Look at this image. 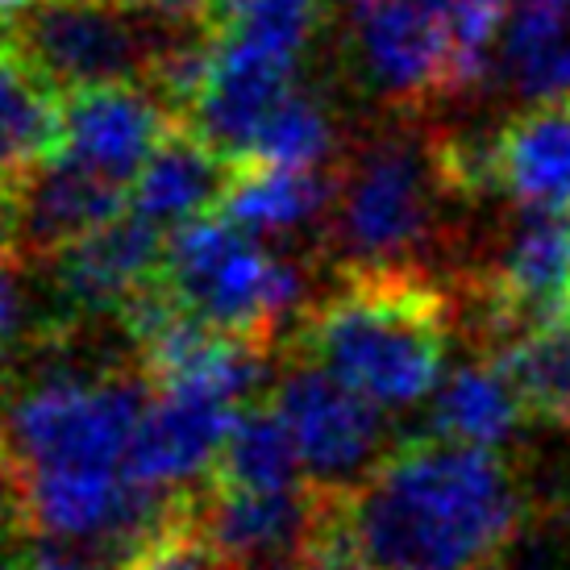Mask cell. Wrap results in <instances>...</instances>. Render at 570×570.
Returning a JSON list of instances; mask_svg holds the SVG:
<instances>
[{"instance_id": "obj_1", "label": "cell", "mask_w": 570, "mask_h": 570, "mask_svg": "<svg viewBox=\"0 0 570 570\" xmlns=\"http://www.w3.org/2000/svg\"><path fill=\"white\" fill-rule=\"evenodd\" d=\"M524 521L495 450L412 438L350 488V524L375 570H491Z\"/></svg>"}, {"instance_id": "obj_2", "label": "cell", "mask_w": 570, "mask_h": 570, "mask_svg": "<svg viewBox=\"0 0 570 570\" xmlns=\"http://www.w3.org/2000/svg\"><path fill=\"white\" fill-rule=\"evenodd\" d=\"M450 325V296L425 267H342L301 313L292 350L375 409H412L442 380Z\"/></svg>"}, {"instance_id": "obj_3", "label": "cell", "mask_w": 570, "mask_h": 570, "mask_svg": "<svg viewBox=\"0 0 570 570\" xmlns=\"http://www.w3.org/2000/svg\"><path fill=\"white\" fill-rule=\"evenodd\" d=\"M150 396L142 371H55L30 383L0 412V445L13 462V479L126 471Z\"/></svg>"}, {"instance_id": "obj_4", "label": "cell", "mask_w": 570, "mask_h": 570, "mask_svg": "<svg viewBox=\"0 0 570 570\" xmlns=\"http://www.w3.org/2000/svg\"><path fill=\"white\" fill-rule=\"evenodd\" d=\"M163 279L175 301L213 330L275 346L304 304V275L296 263L275 258L254 234L208 213L167 234Z\"/></svg>"}, {"instance_id": "obj_5", "label": "cell", "mask_w": 570, "mask_h": 570, "mask_svg": "<svg viewBox=\"0 0 570 570\" xmlns=\"http://www.w3.org/2000/svg\"><path fill=\"white\" fill-rule=\"evenodd\" d=\"M438 200H450L433 146L409 134H380L354 167L337 171L330 242L346 267H416V250L438 229Z\"/></svg>"}, {"instance_id": "obj_6", "label": "cell", "mask_w": 570, "mask_h": 570, "mask_svg": "<svg viewBox=\"0 0 570 570\" xmlns=\"http://www.w3.org/2000/svg\"><path fill=\"white\" fill-rule=\"evenodd\" d=\"M146 4L100 0H38L4 21V33L33 59L59 92L96 83H146L167 33Z\"/></svg>"}, {"instance_id": "obj_7", "label": "cell", "mask_w": 570, "mask_h": 570, "mask_svg": "<svg viewBox=\"0 0 570 570\" xmlns=\"http://www.w3.org/2000/svg\"><path fill=\"white\" fill-rule=\"evenodd\" d=\"M271 404L284 416L313 488L350 491L383 462V409L333 380L317 363L301 358L287 366L271 392Z\"/></svg>"}, {"instance_id": "obj_8", "label": "cell", "mask_w": 570, "mask_h": 570, "mask_svg": "<svg viewBox=\"0 0 570 570\" xmlns=\"http://www.w3.org/2000/svg\"><path fill=\"white\" fill-rule=\"evenodd\" d=\"M350 67L392 109H421L459 92L454 50L421 0H350Z\"/></svg>"}, {"instance_id": "obj_9", "label": "cell", "mask_w": 570, "mask_h": 570, "mask_svg": "<svg viewBox=\"0 0 570 570\" xmlns=\"http://www.w3.org/2000/svg\"><path fill=\"white\" fill-rule=\"evenodd\" d=\"M129 213V188L80 163L50 155L21 171H9L0 191V242L26 263H47L71 242Z\"/></svg>"}, {"instance_id": "obj_10", "label": "cell", "mask_w": 570, "mask_h": 570, "mask_svg": "<svg viewBox=\"0 0 570 570\" xmlns=\"http://www.w3.org/2000/svg\"><path fill=\"white\" fill-rule=\"evenodd\" d=\"M163 246H167V234L159 225L142 222L138 213H126L47 258L42 267L50 279V301L59 308L47 337L71 333L83 321L121 317V308L150 279H159Z\"/></svg>"}, {"instance_id": "obj_11", "label": "cell", "mask_w": 570, "mask_h": 570, "mask_svg": "<svg viewBox=\"0 0 570 570\" xmlns=\"http://www.w3.org/2000/svg\"><path fill=\"white\" fill-rule=\"evenodd\" d=\"M179 117L146 83H96L63 92L59 155L129 188Z\"/></svg>"}, {"instance_id": "obj_12", "label": "cell", "mask_w": 570, "mask_h": 570, "mask_svg": "<svg viewBox=\"0 0 570 570\" xmlns=\"http://www.w3.org/2000/svg\"><path fill=\"white\" fill-rule=\"evenodd\" d=\"M234 416L238 404L217 396L155 392L129 445V479L150 491H188L200 475H213Z\"/></svg>"}, {"instance_id": "obj_13", "label": "cell", "mask_w": 570, "mask_h": 570, "mask_svg": "<svg viewBox=\"0 0 570 570\" xmlns=\"http://www.w3.org/2000/svg\"><path fill=\"white\" fill-rule=\"evenodd\" d=\"M296 67L301 63H287L267 50L217 33L213 76H208L205 96L191 112V126L200 129L229 163H246L263 121L301 88Z\"/></svg>"}, {"instance_id": "obj_14", "label": "cell", "mask_w": 570, "mask_h": 570, "mask_svg": "<svg viewBox=\"0 0 570 570\" xmlns=\"http://www.w3.org/2000/svg\"><path fill=\"white\" fill-rule=\"evenodd\" d=\"M234 171L238 163L225 159L191 121H175L129 184V213L171 234L196 217L217 213L234 184Z\"/></svg>"}, {"instance_id": "obj_15", "label": "cell", "mask_w": 570, "mask_h": 570, "mask_svg": "<svg viewBox=\"0 0 570 570\" xmlns=\"http://www.w3.org/2000/svg\"><path fill=\"white\" fill-rule=\"evenodd\" d=\"M500 188L521 208L570 213V96L538 100L495 134Z\"/></svg>"}, {"instance_id": "obj_16", "label": "cell", "mask_w": 570, "mask_h": 570, "mask_svg": "<svg viewBox=\"0 0 570 570\" xmlns=\"http://www.w3.org/2000/svg\"><path fill=\"white\" fill-rule=\"evenodd\" d=\"M333 200H337V171L238 163L217 213L246 234H287L330 213Z\"/></svg>"}, {"instance_id": "obj_17", "label": "cell", "mask_w": 570, "mask_h": 570, "mask_svg": "<svg viewBox=\"0 0 570 570\" xmlns=\"http://www.w3.org/2000/svg\"><path fill=\"white\" fill-rule=\"evenodd\" d=\"M63 92L33 67L13 38H0V167L21 171L59 155Z\"/></svg>"}, {"instance_id": "obj_18", "label": "cell", "mask_w": 570, "mask_h": 570, "mask_svg": "<svg viewBox=\"0 0 570 570\" xmlns=\"http://www.w3.org/2000/svg\"><path fill=\"white\" fill-rule=\"evenodd\" d=\"M524 400L500 366L491 363H466L459 366L450 380L438 387L433 412H429V429L433 438L459 445H475V450H500L517 438L524 425Z\"/></svg>"}, {"instance_id": "obj_19", "label": "cell", "mask_w": 570, "mask_h": 570, "mask_svg": "<svg viewBox=\"0 0 570 570\" xmlns=\"http://www.w3.org/2000/svg\"><path fill=\"white\" fill-rule=\"evenodd\" d=\"M301 450L267 396L238 409L208 483L229 491H287L301 488Z\"/></svg>"}, {"instance_id": "obj_20", "label": "cell", "mask_w": 570, "mask_h": 570, "mask_svg": "<svg viewBox=\"0 0 570 570\" xmlns=\"http://www.w3.org/2000/svg\"><path fill=\"white\" fill-rule=\"evenodd\" d=\"M491 363L512 380L529 416L570 429V313L508 337Z\"/></svg>"}, {"instance_id": "obj_21", "label": "cell", "mask_w": 570, "mask_h": 570, "mask_svg": "<svg viewBox=\"0 0 570 570\" xmlns=\"http://www.w3.org/2000/svg\"><path fill=\"white\" fill-rule=\"evenodd\" d=\"M333 150V121L308 88H296L279 109L271 112L246 163H271V167H325Z\"/></svg>"}, {"instance_id": "obj_22", "label": "cell", "mask_w": 570, "mask_h": 570, "mask_svg": "<svg viewBox=\"0 0 570 570\" xmlns=\"http://www.w3.org/2000/svg\"><path fill=\"white\" fill-rule=\"evenodd\" d=\"M421 4L442 26L445 42L454 50L459 92H471L488 76L491 47L508 26V0H421Z\"/></svg>"}, {"instance_id": "obj_23", "label": "cell", "mask_w": 570, "mask_h": 570, "mask_svg": "<svg viewBox=\"0 0 570 570\" xmlns=\"http://www.w3.org/2000/svg\"><path fill=\"white\" fill-rule=\"evenodd\" d=\"M317 21L321 0H246L217 33L267 50L287 63H301L313 33H317Z\"/></svg>"}, {"instance_id": "obj_24", "label": "cell", "mask_w": 570, "mask_h": 570, "mask_svg": "<svg viewBox=\"0 0 570 570\" xmlns=\"http://www.w3.org/2000/svg\"><path fill=\"white\" fill-rule=\"evenodd\" d=\"M508 80L517 83V92L538 105V100H567L570 96V33H562L554 47H546L538 59L508 71Z\"/></svg>"}, {"instance_id": "obj_25", "label": "cell", "mask_w": 570, "mask_h": 570, "mask_svg": "<svg viewBox=\"0 0 570 570\" xmlns=\"http://www.w3.org/2000/svg\"><path fill=\"white\" fill-rule=\"evenodd\" d=\"M26 337V258L0 242V358Z\"/></svg>"}, {"instance_id": "obj_26", "label": "cell", "mask_w": 570, "mask_h": 570, "mask_svg": "<svg viewBox=\"0 0 570 570\" xmlns=\"http://www.w3.org/2000/svg\"><path fill=\"white\" fill-rule=\"evenodd\" d=\"M17 529L21 533V517H17V479H13V462L0 445V538Z\"/></svg>"}, {"instance_id": "obj_27", "label": "cell", "mask_w": 570, "mask_h": 570, "mask_svg": "<svg viewBox=\"0 0 570 570\" xmlns=\"http://www.w3.org/2000/svg\"><path fill=\"white\" fill-rule=\"evenodd\" d=\"M242 4H246V0H213V4H208L205 26H208V30H213V33H217V30H222V26H225V21H229V17L238 13Z\"/></svg>"}, {"instance_id": "obj_28", "label": "cell", "mask_w": 570, "mask_h": 570, "mask_svg": "<svg viewBox=\"0 0 570 570\" xmlns=\"http://www.w3.org/2000/svg\"><path fill=\"white\" fill-rule=\"evenodd\" d=\"M30 4H38V0H0V21H9V17L26 13Z\"/></svg>"}, {"instance_id": "obj_29", "label": "cell", "mask_w": 570, "mask_h": 570, "mask_svg": "<svg viewBox=\"0 0 570 570\" xmlns=\"http://www.w3.org/2000/svg\"><path fill=\"white\" fill-rule=\"evenodd\" d=\"M517 4H533V9H554V13H570V0H517Z\"/></svg>"}, {"instance_id": "obj_30", "label": "cell", "mask_w": 570, "mask_h": 570, "mask_svg": "<svg viewBox=\"0 0 570 570\" xmlns=\"http://www.w3.org/2000/svg\"><path fill=\"white\" fill-rule=\"evenodd\" d=\"M100 4H142V0H100Z\"/></svg>"}, {"instance_id": "obj_31", "label": "cell", "mask_w": 570, "mask_h": 570, "mask_svg": "<svg viewBox=\"0 0 570 570\" xmlns=\"http://www.w3.org/2000/svg\"><path fill=\"white\" fill-rule=\"evenodd\" d=\"M321 4H350V0H321Z\"/></svg>"}, {"instance_id": "obj_32", "label": "cell", "mask_w": 570, "mask_h": 570, "mask_svg": "<svg viewBox=\"0 0 570 570\" xmlns=\"http://www.w3.org/2000/svg\"><path fill=\"white\" fill-rule=\"evenodd\" d=\"M0 38H4V33H0Z\"/></svg>"}]
</instances>
